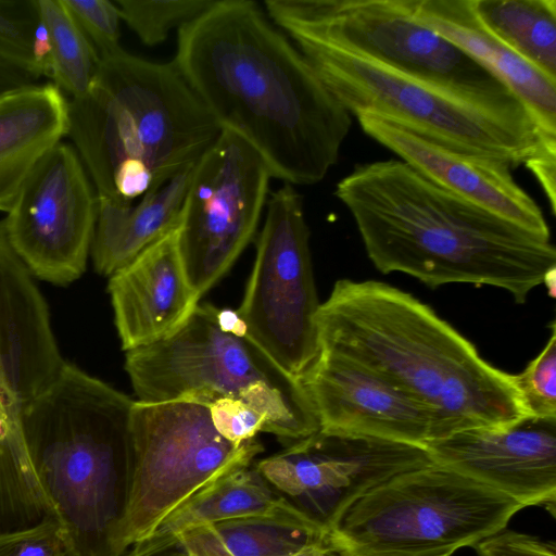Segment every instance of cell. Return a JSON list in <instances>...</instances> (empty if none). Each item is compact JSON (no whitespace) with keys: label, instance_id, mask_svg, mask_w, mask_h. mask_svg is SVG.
Instances as JSON below:
<instances>
[{"label":"cell","instance_id":"f546056e","mask_svg":"<svg viewBox=\"0 0 556 556\" xmlns=\"http://www.w3.org/2000/svg\"><path fill=\"white\" fill-rule=\"evenodd\" d=\"M0 556H75L64 523L46 516L41 520L0 532Z\"/></svg>","mask_w":556,"mask_h":556},{"label":"cell","instance_id":"603a6c76","mask_svg":"<svg viewBox=\"0 0 556 556\" xmlns=\"http://www.w3.org/2000/svg\"><path fill=\"white\" fill-rule=\"evenodd\" d=\"M270 486L255 467L239 468L179 507L136 547L160 552L169 548L178 533L204 523L302 511L288 498L276 495Z\"/></svg>","mask_w":556,"mask_h":556},{"label":"cell","instance_id":"4fadbf2b","mask_svg":"<svg viewBox=\"0 0 556 556\" xmlns=\"http://www.w3.org/2000/svg\"><path fill=\"white\" fill-rule=\"evenodd\" d=\"M271 178L261 154L227 129L195 163L177 243L187 279L199 298L254 238Z\"/></svg>","mask_w":556,"mask_h":556},{"label":"cell","instance_id":"2e32d148","mask_svg":"<svg viewBox=\"0 0 556 556\" xmlns=\"http://www.w3.org/2000/svg\"><path fill=\"white\" fill-rule=\"evenodd\" d=\"M324 433L371 437L425 447L434 440L430 412L376 372L319 351L300 378Z\"/></svg>","mask_w":556,"mask_h":556},{"label":"cell","instance_id":"ac0fdd59","mask_svg":"<svg viewBox=\"0 0 556 556\" xmlns=\"http://www.w3.org/2000/svg\"><path fill=\"white\" fill-rule=\"evenodd\" d=\"M357 118L364 132L440 187L551 239L541 207L516 182L507 162L448 149L375 114Z\"/></svg>","mask_w":556,"mask_h":556},{"label":"cell","instance_id":"1f68e13d","mask_svg":"<svg viewBox=\"0 0 556 556\" xmlns=\"http://www.w3.org/2000/svg\"><path fill=\"white\" fill-rule=\"evenodd\" d=\"M208 407L216 431L235 445H241L255 439L258 432H265L266 417L241 400L222 396Z\"/></svg>","mask_w":556,"mask_h":556},{"label":"cell","instance_id":"3957f363","mask_svg":"<svg viewBox=\"0 0 556 556\" xmlns=\"http://www.w3.org/2000/svg\"><path fill=\"white\" fill-rule=\"evenodd\" d=\"M316 327L319 351L376 372L422 404L433 419V441L529 417L514 375L489 364L429 305L393 286L338 280L320 303Z\"/></svg>","mask_w":556,"mask_h":556},{"label":"cell","instance_id":"7c38bea8","mask_svg":"<svg viewBox=\"0 0 556 556\" xmlns=\"http://www.w3.org/2000/svg\"><path fill=\"white\" fill-rule=\"evenodd\" d=\"M252 273L237 309L250 337L300 379L318 355L320 306L302 197L285 182L266 202Z\"/></svg>","mask_w":556,"mask_h":556},{"label":"cell","instance_id":"9a60e30c","mask_svg":"<svg viewBox=\"0 0 556 556\" xmlns=\"http://www.w3.org/2000/svg\"><path fill=\"white\" fill-rule=\"evenodd\" d=\"M431 463L428 451L421 446L319 431L258 460L254 467L328 533L365 493L400 473Z\"/></svg>","mask_w":556,"mask_h":556},{"label":"cell","instance_id":"30bf717a","mask_svg":"<svg viewBox=\"0 0 556 556\" xmlns=\"http://www.w3.org/2000/svg\"><path fill=\"white\" fill-rule=\"evenodd\" d=\"M262 451L255 439L241 445L224 439L204 403L135 401L124 498L108 536V556H123L150 538L179 507L250 466Z\"/></svg>","mask_w":556,"mask_h":556},{"label":"cell","instance_id":"484cf974","mask_svg":"<svg viewBox=\"0 0 556 556\" xmlns=\"http://www.w3.org/2000/svg\"><path fill=\"white\" fill-rule=\"evenodd\" d=\"M48 46V75L71 99L89 89L100 56L76 24L63 0H37Z\"/></svg>","mask_w":556,"mask_h":556},{"label":"cell","instance_id":"52a82bcc","mask_svg":"<svg viewBox=\"0 0 556 556\" xmlns=\"http://www.w3.org/2000/svg\"><path fill=\"white\" fill-rule=\"evenodd\" d=\"M265 8L288 35L324 40L542 132L500 78L416 20L402 0H267Z\"/></svg>","mask_w":556,"mask_h":556},{"label":"cell","instance_id":"ba28073f","mask_svg":"<svg viewBox=\"0 0 556 556\" xmlns=\"http://www.w3.org/2000/svg\"><path fill=\"white\" fill-rule=\"evenodd\" d=\"M327 89L355 116L370 113L467 154L511 167L556 159V141L463 98L324 40L289 35Z\"/></svg>","mask_w":556,"mask_h":556},{"label":"cell","instance_id":"5b68a950","mask_svg":"<svg viewBox=\"0 0 556 556\" xmlns=\"http://www.w3.org/2000/svg\"><path fill=\"white\" fill-rule=\"evenodd\" d=\"M126 394L65 362L23 409L27 447L58 508L75 556H108L130 453L134 405Z\"/></svg>","mask_w":556,"mask_h":556},{"label":"cell","instance_id":"cb8c5ba5","mask_svg":"<svg viewBox=\"0 0 556 556\" xmlns=\"http://www.w3.org/2000/svg\"><path fill=\"white\" fill-rule=\"evenodd\" d=\"M303 511L204 523L175 535L188 556H290L325 535Z\"/></svg>","mask_w":556,"mask_h":556},{"label":"cell","instance_id":"83f0119b","mask_svg":"<svg viewBox=\"0 0 556 556\" xmlns=\"http://www.w3.org/2000/svg\"><path fill=\"white\" fill-rule=\"evenodd\" d=\"M217 0H116L121 18L141 42L152 47L165 41L168 34L199 18Z\"/></svg>","mask_w":556,"mask_h":556},{"label":"cell","instance_id":"5bb4252c","mask_svg":"<svg viewBox=\"0 0 556 556\" xmlns=\"http://www.w3.org/2000/svg\"><path fill=\"white\" fill-rule=\"evenodd\" d=\"M97 214V193L83 163L61 141L25 179L4 224L13 250L34 277L67 285L86 269Z\"/></svg>","mask_w":556,"mask_h":556},{"label":"cell","instance_id":"8fae6325","mask_svg":"<svg viewBox=\"0 0 556 556\" xmlns=\"http://www.w3.org/2000/svg\"><path fill=\"white\" fill-rule=\"evenodd\" d=\"M65 361L34 275L0 220V514L37 522L56 507L27 447L24 407L58 377Z\"/></svg>","mask_w":556,"mask_h":556},{"label":"cell","instance_id":"d6a6232c","mask_svg":"<svg viewBox=\"0 0 556 556\" xmlns=\"http://www.w3.org/2000/svg\"><path fill=\"white\" fill-rule=\"evenodd\" d=\"M478 556H556L554 541H543L526 533L501 530L478 543Z\"/></svg>","mask_w":556,"mask_h":556},{"label":"cell","instance_id":"e0dca14e","mask_svg":"<svg viewBox=\"0 0 556 556\" xmlns=\"http://www.w3.org/2000/svg\"><path fill=\"white\" fill-rule=\"evenodd\" d=\"M432 462L515 500L556 503V418L527 417L506 428H476L429 442Z\"/></svg>","mask_w":556,"mask_h":556},{"label":"cell","instance_id":"836d02e7","mask_svg":"<svg viewBox=\"0 0 556 556\" xmlns=\"http://www.w3.org/2000/svg\"><path fill=\"white\" fill-rule=\"evenodd\" d=\"M37 80L38 79H36L34 76L16 68L1 67L0 94L16 88L36 84Z\"/></svg>","mask_w":556,"mask_h":556},{"label":"cell","instance_id":"e575fe53","mask_svg":"<svg viewBox=\"0 0 556 556\" xmlns=\"http://www.w3.org/2000/svg\"><path fill=\"white\" fill-rule=\"evenodd\" d=\"M290 556H345L329 539L328 533L306 544Z\"/></svg>","mask_w":556,"mask_h":556},{"label":"cell","instance_id":"f1b7e54d","mask_svg":"<svg viewBox=\"0 0 556 556\" xmlns=\"http://www.w3.org/2000/svg\"><path fill=\"white\" fill-rule=\"evenodd\" d=\"M514 381L529 417L556 418V325L543 350Z\"/></svg>","mask_w":556,"mask_h":556},{"label":"cell","instance_id":"4dcf8cb0","mask_svg":"<svg viewBox=\"0 0 556 556\" xmlns=\"http://www.w3.org/2000/svg\"><path fill=\"white\" fill-rule=\"evenodd\" d=\"M78 27L96 49L100 59L121 50V13L109 0H63Z\"/></svg>","mask_w":556,"mask_h":556},{"label":"cell","instance_id":"277c9868","mask_svg":"<svg viewBox=\"0 0 556 556\" xmlns=\"http://www.w3.org/2000/svg\"><path fill=\"white\" fill-rule=\"evenodd\" d=\"M68 119L97 199L118 205L195 164L223 130L174 62L124 50L101 59L88 91L68 101Z\"/></svg>","mask_w":556,"mask_h":556},{"label":"cell","instance_id":"7402d4cb","mask_svg":"<svg viewBox=\"0 0 556 556\" xmlns=\"http://www.w3.org/2000/svg\"><path fill=\"white\" fill-rule=\"evenodd\" d=\"M195 164L136 203L118 205L98 200L90 254L96 270L112 276L150 245L177 229Z\"/></svg>","mask_w":556,"mask_h":556},{"label":"cell","instance_id":"9c48e42d","mask_svg":"<svg viewBox=\"0 0 556 556\" xmlns=\"http://www.w3.org/2000/svg\"><path fill=\"white\" fill-rule=\"evenodd\" d=\"M522 508L433 462L365 493L328 535L345 556H451L505 529Z\"/></svg>","mask_w":556,"mask_h":556},{"label":"cell","instance_id":"6da1fadb","mask_svg":"<svg viewBox=\"0 0 556 556\" xmlns=\"http://www.w3.org/2000/svg\"><path fill=\"white\" fill-rule=\"evenodd\" d=\"M174 64L223 129L252 146L273 177L323 180L339 160L350 112L250 0H217L178 30Z\"/></svg>","mask_w":556,"mask_h":556},{"label":"cell","instance_id":"ffe728a7","mask_svg":"<svg viewBox=\"0 0 556 556\" xmlns=\"http://www.w3.org/2000/svg\"><path fill=\"white\" fill-rule=\"evenodd\" d=\"M419 22L454 42L500 78L523 103L542 132L556 140V80L484 30L467 0H402Z\"/></svg>","mask_w":556,"mask_h":556},{"label":"cell","instance_id":"7a4b0ae2","mask_svg":"<svg viewBox=\"0 0 556 556\" xmlns=\"http://www.w3.org/2000/svg\"><path fill=\"white\" fill-rule=\"evenodd\" d=\"M334 194L383 274H407L430 288L497 287L521 304L556 270L551 239L440 187L401 160L356 165Z\"/></svg>","mask_w":556,"mask_h":556},{"label":"cell","instance_id":"d4e9b609","mask_svg":"<svg viewBox=\"0 0 556 556\" xmlns=\"http://www.w3.org/2000/svg\"><path fill=\"white\" fill-rule=\"evenodd\" d=\"M480 26L556 80V0H467Z\"/></svg>","mask_w":556,"mask_h":556},{"label":"cell","instance_id":"44dd1931","mask_svg":"<svg viewBox=\"0 0 556 556\" xmlns=\"http://www.w3.org/2000/svg\"><path fill=\"white\" fill-rule=\"evenodd\" d=\"M68 101L53 84L0 94V211L8 213L38 162L68 135Z\"/></svg>","mask_w":556,"mask_h":556},{"label":"cell","instance_id":"d6986e66","mask_svg":"<svg viewBox=\"0 0 556 556\" xmlns=\"http://www.w3.org/2000/svg\"><path fill=\"white\" fill-rule=\"evenodd\" d=\"M177 229L110 276L108 290L125 352L167 337L199 303L180 258Z\"/></svg>","mask_w":556,"mask_h":556},{"label":"cell","instance_id":"d590c367","mask_svg":"<svg viewBox=\"0 0 556 556\" xmlns=\"http://www.w3.org/2000/svg\"><path fill=\"white\" fill-rule=\"evenodd\" d=\"M123 556H188L178 543L172 547L155 553H137L131 549L127 551Z\"/></svg>","mask_w":556,"mask_h":556},{"label":"cell","instance_id":"8992f818","mask_svg":"<svg viewBox=\"0 0 556 556\" xmlns=\"http://www.w3.org/2000/svg\"><path fill=\"white\" fill-rule=\"evenodd\" d=\"M212 304L195 306L167 337L126 352L125 369L137 401L192 400L210 405L222 396L262 413L265 432L292 445L320 431L300 379L283 370L248 333L223 330Z\"/></svg>","mask_w":556,"mask_h":556},{"label":"cell","instance_id":"4316f807","mask_svg":"<svg viewBox=\"0 0 556 556\" xmlns=\"http://www.w3.org/2000/svg\"><path fill=\"white\" fill-rule=\"evenodd\" d=\"M0 62L36 79L48 75L47 37L37 0H0Z\"/></svg>","mask_w":556,"mask_h":556}]
</instances>
